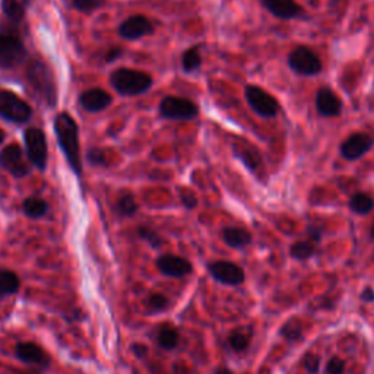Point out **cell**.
<instances>
[{
    "label": "cell",
    "instance_id": "obj_30",
    "mask_svg": "<svg viewBox=\"0 0 374 374\" xmlns=\"http://www.w3.org/2000/svg\"><path fill=\"white\" fill-rule=\"evenodd\" d=\"M86 161L91 164L92 167H106L107 166V155L100 148H89L86 151Z\"/></svg>",
    "mask_w": 374,
    "mask_h": 374
},
{
    "label": "cell",
    "instance_id": "obj_16",
    "mask_svg": "<svg viewBox=\"0 0 374 374\" xmlns=\"http://www.w3.org/2000/svg\"><path fill=\"white\" fill-rule=\"evenodd\" d=\"M209 272L212 273V276L220 280L222 284L227 285H239L244 280V272L240 266L231 262L220 261L209 265Z\"/></svg>",
    "mask_w": 374,
    "mask_h": 374
},
{
    "label": "cell",
    "instance_id": "obj_36",
    "mask_svg": "<svg viewBox=\"0 0 374 374\" xmlns=\"http://www.w3.org/2000/svg\"><path fill=\"white\" fill-rule=\"evenodd\" d=\"M319 357L313 356V354H309L306 358H304V367H306L310 373H316L319 370Z\"/></svg>",
    "mask_w": 374,
    "mask_h": 374
},
{
    "label": "cell",
    "instance_id": "obj_9",
    "mask_svg": "<svg viewBox=\"0 0 374 374\" xmlns=\"http://www.w3.org/2000/svg\"><path fill=\"white\" fill-rule=\"evenodd\" d=\"M28 59V50L22 40L13 34H0V69H13Z\"/></svg>",
    "mask_w": 374,
    "mask_h": 374
},
{
    "label": "cell",
    "instance_id": "obj_26",
    "mask_svg": "<svg viewBox=\"0 0 374 374\" xmlns=\"http://www.w3.org/2000/svg\"><path fill=\"white\" fill-rule=\"evenodd\" d=\"M19 290V278L8 269H0V294H13Z\"/></svg>",
    "mask_w": 374,
    "mask_h": 374
},
{
    "label": "cell",
    "instance_id": "obj_8",
    "mask_svg": "<svg viewBox=\"0 0 374 374\" xmlns=\"http://www.w3.org/2000/svg\"><path fill=\"white\" fill-rule=\"evenodd\" d=\"M23 144L28 161L34 167L44 171L49 161V145H47L45 133L38 128H28L23 133Z\"/></svg>",
    "mask_w": 374,
    "mask_h": 374
},
{
    "label": "cell",
    "instance_id": "obj_39",
    "mask_svg": "<svg viewBox=\"0 0 374 374\" xmlns=\"http://www.w3.org/2000/svg\"><path fill=\"white\" fill-rule=\"evenodd\" d=\"M363 300H366V301H374V291L373 290H370V288H367L364 293H363Z\"/></svg>",
    "mask_w": 374,
    "mask_h": 374
},
{
    "label": "cell",
    "instance_id": "obj_25",
    "mask_svg": "<svg viewBox=\"0 0 374 374\" xmlns=\"http://www.w3.org/2000/svg\"><path fill=\"white\" fill-rule=\"evenodd\" d=\"M317 242L309 239L306 242H297L291 246L290 249V254L294 257V259L297 261H304V259H309V257H312L316 250H317Z\"/></svg>",
    "mask_w": 374,
    "mask_h": 374
},
{
    "label": "cell",
    "instance_id": "obj_23",
    "mask_svg": "<svg viewBox=\"0 0 374 374\" xmlns=\"http://www.w3.org/2000/svg\"><path fill=\"white\" fill-rule=\"evenodd\" d=\"M22 210L28 218L38 220L49 212V203L38 196H33V198H28V199L23 200Z\"/></svg>",
    "mask_w": 374,
    "mask_h": 374
},
{
    "label": "cell",
    "instance_id": "obj_13",
    "mask_svg": "<svg viewBox=\"0 0 374 374\" xmlns=\"http://www.w3.org/2000/svg\"><path fill=\"white\" fill-rule=\"evenodd\" d=\"M261 5L276 19L280 21H302L307 19L306 11L297 0H259Z\"/></svg>",
    "mask_w": 374,
    "mask_h": 374
},
{
    "label": "cell",
    "instance_id": "obj_15",
    "mask_svg": "<svg viewBox=\"0 0 374 374\" xmlns=\"http://www.w3.org/2000/svg\"><path fill=\"white\" fill-rule=\"evenodd\" d=\"M151 34H154V26L144 15L129 16L119 27V35L129 41H136Z\"/></svg>",
    "mask_w": 374,
    "mask_h": 374
},
{
    "label": "cell",
    "instance_id": "obj_7",
    "mask_svg": "<svg viewBox=\"0 0 374 374\" xmlns=\"http://www.w3.org/2000/svg\"><path fill=\"white\" fill-rule=\"evenodd\" d=\"M33 115V108L27 101L19 98L16 94L11 91H0V117L15 123H27Z\"/></svg>",
    "mask_w": 374,
    "mask_h": 374
},
{
    "label": "cell",
    "instance_id": "obj_32",
    "mask_svg": "<svg viewBox=\"0 0 374 374\" xmlns=\"http://www.w3.org/2000/svg\"><path fill=\"white\" fill-rule=\"evenodd\" d=\"M230 345L236 351H243L249 345V336L243 332H234L230 336Z\"/></svg>",
    "mask_w": 374,
    "mask_h": 374
},
{
    "label": "cell",
    "instance_id": "obj_1",
    "mask_svg": "<svg viewBox=\"0 0 374 374\" xmlns=\"http://www.w3.org/2000/svg\"><path fill=\"white\" fill-rule=\"evenodd\" d=\"M26 79L34 98L45 107L53 108L57 104V84L53 70L44 60L31 59L26 69Z\"/></svg>",
    "mask_w": 374,
    "mask_h": 374
},
{
    "label": "cell",
    "instance_id": "obj_14",
    "mask_svg": "<svg viewBox=\"0 0 374 374\" xmlns=\"http://www.w3.org/2000/svg\"><path fill=\"white\" fill-rule=\"evenodd\" d=\"M314 106L317 114L320 117H324V119H335V117H339L344 108L342 100L329 86H322L317 89L314 96Z\"/></svg>",
    "mask_w": 374,
    "mask_h": 374
},
{
    "label": "cell",
    "instance_id": "obj_37",
    "mask_svg": "<svg viewBox=\"0 0 374 374\" xmlns=\"http://www.w3.org/2000/svg\"><path fill=\"white\" fill-rule=\"evenodd\" d=\"M123 55H125V52H123V49H120V47H113V49H110L106 55V62L113 63L115 60H119Z\"/></svg>",
    "mask_w": 374,
    "mask_h": 374
},
{
    "label": "cell",
    "instance_id": "obj_11",
    "mask_svg": "<svg viewBox=\"0 0 374 374\" xmlns=\"http://www.w3.org/2000/svg\"><path fill=\"white\" fill-rule=\"evenodd\" d=\"M374 148V137L366 132L351 133L339 147V154L345 161H360Z\"/></svg>",
    "mask_w": 374,
    "mask_h": 374
},
{
    "label": "cell",
    "instance_id": "obj_27",
    "mask_svg": "<svg viewBox=\"0 0 374 374\" xmlns=\"http://www.w3.org/2000/svg\"><path fill=\"white\" fill-rule=\"evenodd\" d=\"M115 210L122 217H130L137 210V203L130 193H123L115 202Z\"/></svg>",
    "mask_w": 374,
    "mask_h": 374
},
{
    "label": "cell",
    "instance_id": "obj_24",
    "mask_svg": "<svg viewBox=\"0 0 374 374\" xmlns=\"http://www.w3.org/2000/svg\"><path fill=\"white\" fill-rule=\"evenodd\" d=\"M202 67V55L199 45L187 49L181 56V69L186 74H195Z\"/></svg>",
    "mask_w": 374,
    "mask_h": 374
},
{
    "label": "cell",
    "instance_id": "obj_22",
    "mask_svg": "<svg viewBox=\"0 0 374 374\" xmlns=\"http://www.w3.org/2000/svg\"><path fill=\"white\" fill-rule=\"evenodd\" d=\"M348 208L356 215H368L374 209V199L364 192H357L348 200Z\"/></svg>",
    "mask_w": 374,
    "mask_h": 374
},
{
    "label": "cell",
    "instance_id": "obj_12",
    "mask_svg": "<svg viewBox=\"0 0 374 374\" xmlns=\"http://www.w3.org/2000/svg\"><path fill=\"white\" fill-rule=\"evenodd\" d=\"M0 167L15 178H23L31 173L30 162L23 158V151L16 144L5 147L0 152Z\"/></svg>",
    "mask_w": 374,
    "mask_h": 374
},
{
    "label": "cell",
    "instance_id": "obj_29",
    "mask_svg": "<svg viewBox=\"0 0 374 374\" xmlns=\"http://www.w3.org/2000/svg\"><path fill=\"white\" fill-rule=\"evenodd\" d=\"M107 0H72V8L82 13H92L101 9Z\"/></svg>",
    "mask_w": 374,
    "mask_h": 374
},
{
    "label": "cell",
    "instance_id": "obj_38",
    "mask_svg": "<svg viewBox=\"0 0 374 374\" xmlns=\"http://www.w3.org/2000/svg\"><path fill=\"white\" fill-rule=\"evenodd\" d=\"M133 353H135L137 357H145L147 353H148V349H147V346H144V345H135V346H133Z\"/></svg>",
    "mask_w": 374,
    "mask_h": 374
},
{
    "label": "cell",
    "instance_id": "obj_41",
    "mask_svg": "<svg viewBox=\"0 0 374 374\" xmlns=\"http://www.w3.org/2000/svg\"><path fill=\"white\" fill-rule=\"evenodd\" d=\"M215 374H232L230 370H218Z\"/></svg>",
    "mask_w": 374,
    "mask_h": 374
},
{
    "label": "cell",
    "instance_id": "obj_2",
    "mask_svg": "<svg viewBox=\"0 0 374 374\" xmlns=\"http://www.w3.org/2000/svg\"><path fill=\"white\" fill-rule=\"evenodd\" d=\"M55 133L59 147L76 176L82 174V158L79 144V128L69 113H59L55 117Z\"/></svg>",
    "mask_w": 374,
    "mask_h": 374
},
{
    "label": "cell",
    "instance_id": "obj_4",
    "mask_svg": "<svg viewBox=\"0 0 374 374\" xmlns=\"http://www.w3.org/2000/svg\"><path fill=\"white\" fill-rule=\"evenodd\" d=\"M287 64L293 74L304 78L317 76L323 72V63L319 55L307 45H297L288 53Z\"/></svg>",
    "mask_w": 374,
    "mask_h": 374
},
{
    "label": "cell",
    "instance_id": "obj_5",
    "mask_svg": "<svg viewBox=\"0 0 374 374\" xmlns=\"http://www.w3.org/2000/svg\"><path fill=\"white\" fill-rule=\"evenodd\" d=\"M244 98L251 111L262 117V119H275L280 111L278 100L262 86L246 85Z\"/></svg>",
    "mask_w": 374,
    "mask_h": 374
},
{
    "label": "cell",
    "instance_id": "obj_3",
    "mask_svg": "<svg viewBox=\"0 0 374 374\" xmlns=\"http://www.w3.org/2000/svg\"><path fill=\"white\" fill-rule=\"evenodd\" d=\"M152 84V76L142 70L120 67L110 75V85L125 97L142 96L151 89Z\"/></svg>",
    "mask_w": 374,
    "mask_h": 374
},
{
    "label": "cell",
    "instance_id": "obj_35",
    "mask_svg": "<svg viewBox=\"0 0 374 374\" xmlns=\"http://www.w3.org/2000/svg\"><path fill=\"white\" fill-rule=\"evenodd\" d=\"M345 370V363L339 358H332L327 364V373L329 374H342Z\"/></svg>",
    "mask_w": 374,
    "mask_h": 374
},
{
    "label": "cell",
    "instance_id": "obj_31",
    "mask_svg": "<svg viewBox=\"0 0 374 374\" xmlns=\"http://www.w3.org/2000/svg\"><path fill=\"white\" fill-rule=\"evenodd\" d=\"M139 236H140V239H144L147 243H149L152 247H161V244H162V240L158 234L155 231L147 228V227L139 228Z\"/></svg>",
    "mask_w": 374,
    "mask_h": 374
},
{
    "label": "cell",
    "instance_id": "obj_10",
    "mask_svg": "<svg viewBox=\"0 0 374 374\" xmlns=\"http://www.w3.org/2000/svg\"><path fill=\"white\" fill-rule=\"evenodd\" d=\"M232 152L254 177L261 180L266 178L264 157L253 144L247 142V140H236V142L232 144Z\"/></svg>",
    "mask_w": 374,
    "mask_h": 374
},
{
    "label": "cell",
    "instance_id": "obj_33",
    "mask_svg": "<svg viewBox=\"0 0 374 374\" xmlns=\"http://www.w3.org/2000/svg\"><path fill=\"white\" fill-rule=\"evenodd\" d=\"M148 306L157 312L166 310L169 307V298L162 294H154L148 301Z\"/></svg>",
    "mask_w": 374,
    "mask_h": 374
},
{
    "label": "cell",
    "instance_id": "obj_21",
    "mask_svg": "<svg viewBox=\"0 0 374 374\" xmlns=\"http://www.w3.org/2000/svg\"><path fill=\"white\" fill-rule=\"evenodd\" d=\"M31 4L33 0H2V11L9 21L21 22Z\"/></svg>",
    "mask_w": 374,
    "mask_h": 374
},
{
    "label": "cell",
    "instance_id": "obj_18",
    "mask_svg": "<svg viewBox=\"0 0 374 374\" xmlns=\"http://www.w3.org/2000/svg\"><path fill=\"white\" fill-rule=\"evenodd\" d=\"M157 268L164 275L173 276V278L186 276V275H189L193 271L192 264L189 261L184 259V257L174 256V254H164V256H161L159 259L157 261Z\"/></svg>",
    "mask_w": 374,
    "mask_h": 374
},
{
    "label": "cell",
    "instance_id": "obj_17",
    "mask_svg": "<svg viewBox=\"0 0 374 374\" xmlns=\"http://www.w3.org/2000/svg\"><path fill=\"white\" fill-rule=\"evenodd\" d=\"M113 103L110 94L101 88L86 89L81 94L79 104L88 113H101L108 108Z\"/></svg>",
    "mask_w": 374,
    "mask_h": 374
},
{
    "label": "cell",
    "instance_id": "obj_20",
    "mask_svg": "<svg viewBox=\"0 0 374 374\" xmlns=\"http://www.w3.org/2000/svg\"><path fill=\"white\" fill-rule=\"evenodd\" d=\"M222 240L232 249H243L251 243V234L240 227H225L222 230Z\"/></svg>",
    "mask_w": 374,
    "mask_h": 374
},
{
    "label": "cell",
    "instance_id": "obj_40",
    "mask_svg": "<svg viewBox=\"0 0 374 374\" xmlns=\"http://www.w3.org/2000/svg\"><path fill=\"white\" fill-rule=\"evenodd\" d=\"M4 140H5V132L2 129H0V145L4 144Z\"/></svg>",
    "mask_w": 374,
    "mask_h": 374
},
{
    "label": "cell",
    "instance_id": "obj_34",
    "mask_svg": "<svg viewBox=\"0 0 374 374\" xmlns=\"http://www.w3.org/2000/svg\"><path fill=\"white\" fill-rule=\"evenodd\" d=\"M180 199H181V203L187 208V209H193L198 206V199L196 196L192 193V192H187V191H183L180 193Z\"/></svg>",
    "mask_w": 374,
    "mask_h": 374
},
{
    "label": "cell",
    "instance_id": "obj_6",
    "mask_svg": "<svg viewBox=\"0 0 374 374\" xmlns=\"http://www.w3.org/2000/svg\"><path fill=\"white\" fill-rule=\"evenodd\" d=\"M158 111L162 119L174 122H189L196 119L199 114V107L189 98L170 96L159 103Z\"/></svg>",
    "mask_w": 374,
    "mask_h": 374
},
{
    "label": "cell",
    "instance_id": "obj_19",
    "mask_svg": "<svg viewBox=\"0 0 374 374\" xmlns=\"http://www.w3.org/2000/svg\"><path fill=\"white\" fill-rule=\"evenodd\" d=\"M16 356L19 360L28 364H37V366H45L49 363V357L45 356L44 351L31 342H22L16 346Z\"/></svg>",
    "mask_w": 374,
    "mask_h": 374
},
{
    "label": "cell",
    "instance_id": "obj_28",
    "mask_svg": "<svg viewBox=\"0 0 374 374\" xmlns=\"http://www.w3.org/2000/svg\"><path fill=\"white\" fill-rule=\"evenodd\" d=\"M158 344L164 349H173L178 344V334L176 329L170 326H164L158 334Z\"/></svg>",
    "mask_w": 374,
    "mask_h": 374
}]
</instances>
